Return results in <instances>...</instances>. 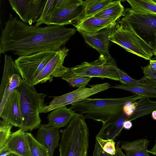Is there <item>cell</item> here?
<instances>
[{
    "label": "cell",
    "mask_w": 156,
    "mask_h": 156,
    "mask_svg": "<svg viewBox=\"0 0 156 156\" xmlns=\"http://www.w3.org/2000/svg\"><path fill=\"white\" fill-rule=\"evenodd\" d=\"M23 80L20 74H13L8 83L2 96L0 99V113L10 95L22 83Z\"/></svg>",
    "instance_id": "83f0119b"
},
{
    "label": "cell",
    "mask_w": 156,
    "mask_h": 156,
    "mask_svg": "<svg viewBox=\"0 0 156 156\" xmlns=\"http://www.w3.org/2000/svg\"><path fill=\"white\" fill-rule=\"evenodd\" d=\"M128 116L124 113L122 116L113 122L102 125L96 137L105 139L115 140L122 132L124 122L127 121Z\"/></svg>",
    "instance_id": "d6986e66"
},
{
    "label": "cell",
    "mask_w": 156,
    "mask_h": 156,
    "mask_svg": "<svg viewBox=\"0 0 156 156\" xmlns=\"http://www.w3.org/2000/svg\"><path fill=\"white\" fill-rule=\"evenodd\" d=\"M111 85L105 83L89 85L90 87H82L63 95L55 96L48 105L44 106L40 113H45L57 108L81 101L99 92L110 88Z\"/></svg>",
    "instance_id": "9c48e42d"
},
{
    "label": "cell",
    "mask_w": 156,
    "mask_h": 156,
    "mask_svg": "<svg viewBox=\"0 0 156 156\" xmlns=\"http://www.w3.org/2000/svg\"><path fill=\"white\" fill-rule=\"evenodd\" d=\"M149 153L156 155V142L153 148L151 150H148Z\"/></svg>",
    "instance_id": "60d3db41"
},
{
    "label": "cell",
    "mask_w": 156,
    "mask_h": 156,
    "mask_svg": "<svg viewBox=\"0 0 156 156\" xmlns=\"http://www.w3.org/2000/svg\"><path fill=\"white\" fill-rule=\"evenodd\" d=\"M99 156H115L114 155H112L110 154H108L104 151L102 150H101L100 152Z\"/></svg>",
    "instance_id": "b9f144b4"
},
{
    "label": "cell",
    "mask_w": 156,
    "mask_h": 156,
    "mask_svg": "<svg viewBox=\"0 0 156 156\" xmlns=\"http://www.w3.org/2000/svg\"><path fill=\"white\" fill-rule=\"evenodd\" d=\"M83 12V1L66 0L64 5L54 15L50 25L61 26L73 25L82 18Z\"/></svg>",
    "instance_id": "8fae6325"
},
{
    "label": "cell",
    "mask_w": 156,
    "mask_h": 156,
    "mask_svg": "<svg viewBox=\"0 0 156 156\" xmlns=\"http://www.w3.org/2000/svg\"><path fill=\"white\" fill-rule=\"evenodd\" d=\"M107 60L108 63L117 72L120 78V82L121 84L133 86H145L152 83V79H148L144 76L140 79L137 80L130 77L118 67L114 59L111 56L107 57Z\"/></svg>",
    "instance_id": "44dd1931"
},
{
    "label": "cell",
    "mask_w": 156,
    "mask_h": 156,
    "mask_svg": "<svg viewBox=\"0 0 156 156\" xmlns=\"http://www.w3.org/2000/svg\"><path fill=\"white\" fill-rule=\"evenodd\" d=\"M115 26L104 29L94 34L82 31L79 32L87 44L96 50L100 54L108 57L110 56L109 51L110 41L109 37Z\"/></svg>",
    "instance_id": "5bb4252c"
},
{
    "label": "cell",
    "mask_w": 156,
    "mask_h": 156,
    "mask_svg": "<svg viewBox=\"0 0 156 156\" xmlns=\"http://www.w3.org/2000/svg\"><path fill=\"white\" fill-rule=\"evenodd\" d=\"M120 142H118L115 146L116 153L114 155L115 156H127L123 153L121 149L119 147Z\"/></svg>",
    "instance_id": "d590c367"
},
{
    "label": "cell",
    "mask_w": 156,
    "mask_h": 156,
    "mask_svg": "<svg viewBox=\"0 0 156 156\" xmlns=\"http://www.w3.org/2000/svg\"><path fill=\"white\" fill-rule=\"evenodd\" d=\"M8 156H18L16 155L15 154H10Z\"/></svg>",
    "instance_id": "f6af8a7d"
},
{
    "label": "cell",
    "mask_w": 156,
    "mask_h": 156,
    "mask_svg": "<svg viewBox=\"0 0 156 156\" xmlns=\"http://www.w3.org/2000/svg\"><path fill=\"white\" fill-rule=\"evenodd\" d=\"M151 49L153 55L156 57V32L154 34V41Z\"/></svg>",
    "instance_id": "ab89813d"
},
{
    "label": "cell",
    "mask_w": 156,
    "mask_h": 156,
    "mask_svg": "<svg viewBox=\"0 0 156 156\" xmlns=\"http://www.w3.org/2000/svg\"><path fill=\"white\" fill-rule=\"evenodd\" d=\"M143 97L134 94L116 98H88L71 104L70 108L82 114L85 119L101 122L102 125H104L113 122L122 116L124 114L123 107L126 103L134 102Z\"/></svg>",
    "instance_id": "7a4b0ae2"
},
{
    "label": "cell",
    "mask_w": 156,
    "mask_h": 156,
    "mask_svg": "<svg viewBox=\"0 0 156 156\" xmlns=\"http://www.w3.org/2000/svg\"><path fill=\"white\" fill-rule=\"evenodd\" d=\"M3 72L0 87V99L2 98L6 86L12 76L20 74L15 61L10 55H5Z\"/></svg>",
    "instance_id": "603a6c76"
},
{
    "label": "cell",
    "mask_w": 156,
    "mask_h": 156,
    "mask_svg": "<svg viewBox=\"0 0 156 156\" xmlns=\"http://www.w3.org/2000/svg\"><path fill=\"white\" fill-rule=\"evenodd\" d=\"M57 9L55 0H47L42 13L35 25L39 26L42 24L50 26L51 20Z\"/></svg>",
    "instance_id": "f546056e"
},
{
    "label": "cell",
    "mask_w": 156,
    "mask_h": 156,
    "mask_svg": "<svg viewBox=\"0 0 156 156\" xmlns=\"http://www.w3.org/2000/svg\"><path fill=\"white\" fill-rule=\"evenodd\" d=\"M95 143L97 144L106 153L112 155L116 153L115 143L112 139H105L96 137Z\"/></svg>",
    "instance_id": "1f68e13d"
},
{
    "label": "cell",
    "mask_w": 156,
    "mask_h": 156,
    "mask_svg": "<svg viewBox=\"0 0 156 156\" xmlns=\"http://www.w3.org/2000/svg\"><path fill=\"white\" fill-rule=\"evenodd\" d=\"M117 20L113 18L101 19L93 17L78 21L73 25L78 32L94 34L104 29L115 26L117 24Z\"/></svg>",
    "instance_id": "2e32d148"
},
{
    "label": "cell",
    "mask_w": 156,
    "mask_h": 156,
    "mask_svg": "<svg viewBox=\"0 0 156 156\" xmlns=\"http://www.w3.org/2000/svg\"><path fill=\"white\" fill-rule=\"evenodd\" d=\"M110 41L146 60L153 55L151 47L131 30L117 24L109 36Z\"/></svg>",
    "instance_id": "5b68a950"
},
{
    "label": "cell",
    "mask_w": 156,
    "mask_h": 156,
    "mask_svg": "<svg viewBox=\"0 0 156 156\" xmlns=\"http://www.w3.org/2000/svg\"><path fill=\"white\" fill-rule=\"evenodd\" d=\"M110 88L123 90L134 93V94L149 98H156V89L154 87L153 81L151 84L147 86H133L122 84H115L114 85H111Z\"/></svg>",
    "instance_id": "d4e9b609"
},
{
    "label": "cell",
    "mask_w": 156,
    "mask_h": 156,
    "mask_svg": "<svg viewBox=\"0 0 156 156\" xmlns=\"http://www.w3.org/2000/svg\"><path fill=\"white\" fill-rule=\"evenodd\" d=\"M152 79L153 81V83L154 86V87L155 89H156V80Z\"/></svg>",
    "instance_id": "ee69618b"
},
{
    "label": "cell",
    "mask_w": 156,
    "mask_h": 156,
    "mask_svg": "<svg viewBox=\"0 0 156 156\" xmlns=\"http://www.w3.org/2000/svg\"><path fill=\"white\" fill-rule=\"evenodd\" d=\"M134 11L156 15V2L153 0H126Z\"/></svg>",
    "instance_id": "4316f807"
},
{
    "label": "cell",
    "mask_w": 156,
    "mask_h": 156,
    "mask_svg": "<svg viewBox=\"0 0 156 156\" xmlns=\"http://www.w3.org/2000/svg\"><path fill=\"white\" fill-rule=\"evenodd\" d=\"M30 156H49L47 149L36 139L32 133L26 132Z\"/></svg>",
    "instance_id": "f1b7e54d"
},
{
    "label": "cell",
    "mask_w": 156,
    "mask_h": 156,
    "mask_svg": "<svg viewBox=\"0 0 156 156\" xmlns=\"http://www.w3.org/2000/svg\"><path fill=\"white\" fill-rule=\"evenodd\" d=\"M153 1L155 2H156V0H153Z\"/></svg>",
    "instance_id": "bcb514c9"
},
{
    "label": "cell",
    "mask_w": 156,
    "mask_h": 156,
    "mask_svg": "<svg viewBox=\"0 0 156 156\" xmlns=\"http://www.w3.org/2000/svg\"><path fill=\"white\" fill-rule=\"evenodd\" d=\"M151 117L153 120H156V110L154 111L151 113Z\"/></svg>",
    "instance_id": "7bdbcfd3"
},
{
    "label": "cell",
    "mask_w": 156,
    "mask_h": 156,
    "mask_svg": "<svg viewBox=\"0 0 156 156\" xmlns=\"http://www.w3.org/2000/svg\"><path fill=\"white\" fill-rule=\"evenodd\" d=\"M12 126L3 120L0 122V150L4 148L11 134Z\"/></svg>",
    "instance_id": "4dcf8cb0"
},
{
    "label": "cell",
    "mask_w": 156,
    "mask_h": 156,
    "mask_svg": "<svg viewBox=\"0 0 156 156\" xmlns=\"http://www.w3.org/2000/svg\"><path fill=\"white\" fill-rule=\"evenodd\" d=\"M136 103L135 109L128 117L127 121H133L156 110V101H151L149 98L143 97Z\"/></svg>",
    "instance_id": "7402d4cb"
},
{
    "label": "cell",
    "mask_w": 156,
    "mask_h": 156,
    "mask_svg": "<svg viewBox=\"0 0 156 156\" xmlns=\"http://www.w3.org/2000/svg\"><path fill=\"white\" fill-rule=\"evenodd\" d=\"M20 94L16 89L9 96L0 113L2 120L20 128L23 121L20 105Z\"/></svg>",
    "instance_id": "4fadbf2b"
},
{
    "label": "cell",
    "mask_w": 156,
    "mask_h": 156,
    "mask_svg": "<svg viewBox=\"0 0 156 156\" xmlns=\"http://www.w3.org/2000/svg\"><path fill=\"white\" fill-rule=\"evenodd\" d=\"M144 76L149 79L156 80V70H154L150 69L148 66L141 67Z\"/></svg>",
    "instance_id": "e575fe53"
},
{
    "label": "cell",
    "mask_w": 156,
    "mask_h": 156,
    "mask_svg": "<svg viewBox=\"0 0 156 156\" xmlns=\"http://www.w3.org/2000/svg\"><path fill=\"white\" fill-rule=\"evenodd\" d=\"M149 142L145 138L125 142L122 144L121 148L127 156H150L147 150Z\"/></svg>",
    "instance_id": "ffe728a7"
},
{
    "label": "cell",
    "mask_w": 156,
    "mask_h": 156,
    "mask_svg": "<svg viewBox=\"0 0 156 156\" xmlns=\"http://www.w3.org/2000/svg\"><path fill=\"white\" fill-rule=\"evenodd\" d=\"M79 76L106 78L119 82L120 80L116 71L108 63L106 56L102 54L98 59L93 62H83L70 68L61 78L63 80Z\"/></svg>",
    "instance_id": "52a82bcc"
},
{
    "label": "cell",
    "mask_w": 156,
    "mask_h": 156,
    "mask_svg": "<svg viewBox=\"0 0 156 156\" xmlns=\"http://www.w3.org/2000/svg\"><path fill=\"white\" fill-rule=\"evenodd\" d=\"M17 89L20 94V105L23 121L20 129L26 132L31 131L40 126L41 119L39 114L46 105L44 103L47 94L38 92L34 86L23 80Z\"/></svg>",
    "instance_id": "277c9868"
},
{
    "label": "cell",
    "mask_w": 156,
    "mask_h": 156,
    "mask_svg": "<svg viewBox=\"0 0 156 156\" xmlns=\"http://www.w3.org/2000/svg\"><path fill=\"white\" fill-rule=\"evenodd\" d=\"M61 136L59 128L42 124L38 128L36 138L47 149L49 156H53L59 147Z\"/></svg>",
    "instance_id": "9a60e30c"
},
{
    "label": "cell",
    "mask_w": 156,
    "mask_h": 156,
    "mask_svg": "<svg viewBox=\"0 0 156 156\" xmlns=\"http://www.w3.org/2000/svg\"><path fill=\"white\" fill-rule=\"evenodd\" d=\"M133 124L131 121H126L123 124V127L126 129L129 130L132 127Z\"/></svg>",
    "instance_id": "74e56055"
},
{
    "label": "cell",
    "mask_w": 156,
    "mask_h": 156,
    "mask_svg": "<svg viewBox=\"0 0 156 156\" xmlns=\"http://www.w3.org/2000/svg\"><path fill=\"white\" fill-rule=\"evenodd\" d=\"M136 106V102H129L126 103L122 108L123 112L127 116H130L135 109Z\"/></svg>",
    "instance_id": "836d02e7"
},
{
    "label": "cell",
    "mask_w": 156,
    "mask_h": 156,
    "mask_svg": "<svg viewBox=\"0 0 156 156\" xmlns=\"http://www.w3.org/2000/svg\"><path fill=\"white\" fill-rule=\"evenodd\" d=\"M5 147L18 156H30L26 132L20 128L11 133Z\"/></svg>",
    "instance_id": "e0dca14e"
},
{
    "label": "cell",
    "mask_w": 156,
    "mask_h": 156,
    "mask_svg": "<svg viewBox=\"0 0 156 156\" xmlns=\"http://www.w3.org/2000/svg\"><path fill=\"white\" fill-rule=\"evenodd\" d=\"M81 114L78 113L62 133L59 156H88L89 129Z\"/></svg>",
    "instance_id": "3957f363"
},
{
    "label": "cell",
    "mask_w": 156,
    "mask_h": 156,
    "mask_svg": "<svg viewBox=\"0 0 156 156\" xmlns=\"http://www.w3.org/2000/svg\"><path fill=\"white\" fill-rule=\"evenodd\" d=\"M47 0H9L12 9L24 23L30 25L39 19Z\"/></svg>",
    "instance_id": "30bf717a"
},
{
    "label": "cell",
    "mask_w": 156,
    "mask_h": 156,
    "mask_svg": "<svg viewBox=\"0 0 156 156\" xmlns=\"http://www.w3.org/2000/svg\"><path fill=\"white\" fill-rule=\"evenodd\" d=\"M56 51H44L19 56L15 62L22 79L30 85L34 86L36 79Z\"/></svg>",
    "instance_id": "ba28073f"
},
{
    "label": "cell",
    "mask_w": 156,
    "mask_h": 156,
    "mask_svg": "<svg viewBox=\"0 0 156 156\" xmlns=\"http://www.w3.org/2000/svg\"><path fill=\"white\" fill-rule=\"evenodd\" d=\"M149 62V64L148 65L149 68L152 70H156V59H150Z\"/></svg>",
    "instance_id": "8d00e7d4"
},
{
    "label": "cell",
    "mask_w": 156,
    "mask_h": 156,
    "mask_svg": "<svg viewBox=\"0 0 156 156\" xmlns=\"http://www.w3.org/2000/svg\"><path fill=\"white\" fill-rule=\"evenodd\" d=\"M74 28L58 25H30L9 15L2 29L0 53L10 51L20 56L46 51H57L75 34Z\"/></svg>",
    "instance_id": "6da1fadb"
},
{
    "label": "cell",
    "mask_w": 156,
    "mask_h": 156,
    "mask_svg": "<svg viewBox=\"0 0 156 156\" xmlns=\"http://www.w3.org/2000/svg\"><path fill=\"white\" fill-rule=\"evenodd\" d=\"M126 12L118 24L132 30L152 48L156 32V15L136 12L131 8H126Z\"/></svg>",
    "instance_id": "8992f818"
},
{
    "label": "cell",
    "mask_w": 156,
    "mask_h": 156,
    "mask_svg": "<svg viewBox=\"0 0 156 156\" xmlns=\"http://www.w3.org/2000/svg\"><path fill=\"white\" fill-rule=\"evenodd\" d=\"M11 154L5 147L0 150V156H8Z\"/></svg>",
    "instance_id": "f35d334b"
},
{
    "label": "cell",
    "mask_w": 156,
    "mask_h": 156,
    "mask_svg": "<svg viewBox=\"0 0 156 156\" xmlns=\"http://www.w3.org/2000/svg\"><path fill=\"white\" fill-rule=\"evenodd\" d=\"M124 12V8L121 1H113L94 17L101 19L113 18L117 20L125 14Z\"/></svg>",
    "instance_id": "484cf974"
},
{
    "label": "cell",
    "mask_w": 156,
    "mask_h": 156,
    "mask_svg": "<svg viewBox=\"0 0 156 156\" xmlns=\"http://www.w3.org/2000/svg\"><path fill=\"white\" fill-rule=\"evenodd\" d=\"M69 50L66 47H63L56 51L55 55L48 63L36 79L34 86L48 80L51 82L54 77H62L69 71L70 68L65 67L63 64Z\"/></svg>",
    "instance_id": "7c38bea8"
},
{
    "label": "cell",
    "mask_w": 156,
    "mask_h": 156,
    "mask_svg": "<svg viewBox=\"0 0 156 156\" xmlns=\"http://www.w3.org/2000/svg\"><path fill=\"white\" fill-rule=\"evenodd\" d=\"M113 1L112 0L83 1L84 12L83 17L78 21L94 17L96 15L104 9L109 3Z\"/></svg>",
    "instance_id": "cb8c5ba5"
},
{
    "label": "cell",
    "mask_w": 156,
    "mask_h": 156,
    "mask_svg": "<svg viewBox=\"0 0 156 156\" xmlns=\"http://www.w3.org/2000/svg\"><path fill=\"white\" fill-rule=\"evenodd\" d=\"M78 113L68 108L66 106L60 107L52 111L48 116V126L59 128L66 126L73 117Z\"/></svg>",
    "instance_id": "ac0fdd59"
},
{
    "label": "cell",
    "mask_w": 156,
    "mask_h": 156,
    "mask_svg": "<svg viewBox=\"0 0 156 156\" xmlns=\"http://www.w3.org/2000/svg\"><path fill=\"white\" fill-rule=\"evenodd\" d=\"M92 78L90 77H76L64 79L70 86L79 88L85 87Z\"/></svg>",
    "instance_id": "d6a6232c"
}]
</instances>
